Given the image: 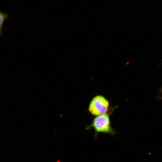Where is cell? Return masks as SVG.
I'll list each match as a JSON object with an SVG mask.
<instances>
[{
    "label": "cell",
    "mask_w": 162,
    "mask_h": 162,
    "mask_svg": "<svg viewBox=\"0 0 162 162\" xmlns=\"http://www.w3.org/2000/svg\"><path fill=\"white\" fill-rule=\"evenodd\" d=\"M112 111V110L108 113L96 116L86 129L88 130L93 128L95 131V138L98 134L100 133L114 135L117 132L111 126L110 118V115Z\"/></svg>",
    "instance_id": "6da1fadb"
},
{
    "label": "cell",
    "mask_w": 162,
    "mask_h": 162,
    "mask_svg": "<svg viewBox=\"0 0 162 162\" xmlns=\"http://www.w3.org/2000/svg\"><path fill=\"white\" fill-rule=\"evenodd\" d=\"M109 107L108 100L104 96L99 95L91 100L88 109L92 114L96 116L107 113Z\"/></svg>",
    "instance_id": "7a4b0ae2"
},
{
    "label": "cell",
    "mask_w": 162,
    "mask_h": 162,
    "mask_svg": "<svg viewBox=\"0 0 162 162\" xmlns=\"http://www.w3.org/2000/svg\"><path fill=\"white\" fill-rule=\"evenodd\" d=\"M8 14L0 11V36L2 35V29L3 24L8 17Z\"/></svg>",
    "instance_id": "3957f363"
}]
</instances>
